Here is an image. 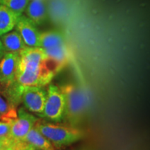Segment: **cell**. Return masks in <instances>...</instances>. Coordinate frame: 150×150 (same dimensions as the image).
Listing matches in <instances>:
<instances>
[{
  "label": "cell",
  "mask_w": 150,
  "mask_h": 150,
  "mask_svg": "<svg viewBox=\"0 0 150 150\" xmlns=\"http://www.w3.org/2000/svg\"><path fill=\"white\" fill-rule=\"evenodd\" d=\"M18 117L16 106L0 95V121L12 123Z\"/></svg>",
  "instance_id": "14"
},
{
  "label": "cell",
  "mask_w": 150,
  "mask_h": 150,
  "mask_svg": "<svg viewBox=\"0 0 150 150\" xmlns=\"http://www.w3.org/2000/svg\"><path fill=\"white\" fill-rule=\"evenodd\" d=\"M12 123L0 121V137H9Z\"/></svg>",
  "instance_id": "16"
},
{
  "label": "cell",
  "mask_w": 150,
  "mask_h": 150,
  "mask_svg": "<svg viewBox=\"0 0 150 150\" xmlns=\"http://www.w3.org/2000/svg\"><path fill=\"white\" fill-rule=\"evenodd\" d=\"M18 52H5L0 59V87L8 88L16 81V72L19 61Z\"/></svg>",
  "instance_id": "6"
},
{
  "label": "cell",
  "mask_w": 150,
  "mask_h": 150,
  "mask_svg": "<svg viewBox=\"0 0 150 150\" xmlns=\"http://www.w3.org/2000/svg\"><path fill=\"white\" fill-rule=\"evenodd\" d=\"M22 15L0 4V36L12 31Z\"/></svg>",
  "instance_id": "10"
},
{
  "label": "cell",
  "mask_w": 150,
  "mask_h": 150,
  "mask_svg": "<svg viewBox=\"0 0 150 150\" xmlns=\"http://www.w3.org/2000/svg\"><path fill=\"white\" fill-rule=\"evenodd\" d=\"M38 118L29 113L24 108L18 110V117L12 122L9 138L13 140L23 139L31 129L34 126Z\"/></svg>",
  "instance_id": "7"
},
{
  "label": "cell",
  "mask_w": 150,
  "mask_h": 150,
  "mask_svg": "<svg viewBox=\"0 0 150 150\" xmlns=\"http://www.w3.org/2000/svg\"><path fill=\"white\" fill-rule=\"evenodd\" d=\"M65 112V99L63 93L53 84L49 86L44 110L41 117H45L54 122L64 120Z\"/></svg>",
  "instance_id": "4"
},
{
  "label": "cell",
  "mask_w": 150,
  "mask_h": 150,
  "mask_svg": "<svg viewBox=\"0 0 150 150\" xmlns=\"http://www.w3.org/2000/svg\"><path fill=\"white\" fill-rule=\"evenodd\" d=\"M79 150H87L86 149H79Z\"/></svg>",
  "instance_id": "21"
},
{
  "label": "cell",
  "mask_w": 150,
  "mask_h": 150,
  "mask_svg": "<svg viewBox=\"0 0 150 150\" xmlns=\"http://www.w3.org/2000/svg\"><path fill=\"white\" fill-rule=\"evenodd\" d=\"M30 0H2L1 4L4 5L18 13L22 14Z\"/></svg>",
  "instance_id": "15"
},
{
  "label": "cell",
  "mask_w": 150,
  "mask_h": 150,
  "mask_svg": "<svg viewBox=\"0 0 150 150\" xmlns=\"http://www.w3.org/2000/svg\"><path fill=\"white\" fill-rule=\"evenodd\" d=\"M65 99L64 120L70 126L76 127L85 115L88 106V99L83 91L76 85L67 83L60 87Z\"/></svg>",
  "instance_id": "2"
},
{
  "label": "cell",
  "mask_w": 150,
  "mask_h": 150,
  "mask_svg": "<svg viewBox=\"0 0 150 150\" xmlns=\"http://www.w3.org/2000/svg\"><path fill=\"white\" fill-rule=\"evenodd\" d=\"M25 14L36 25H40L47 19V10L44 0H31L25 9Z\"/></svg>",
  "instance_id": "11"
},
{
  "label": "cell",
  "mask_w": 150,
  "mask_h": 150,
  "mask_svg": "<svg viewBox=\"0 0 150 150\" xmlns=\"http://www.w3.org/2000/svg\"><path fill=\"white\" fill-rule=\"evenodd\" d=\"M15 82L24 88L48 85L55 74L46 65V54L40 47H27L19 53Z\"/></svg>",
  "instance_id": "1"
},
{
  "label": "cell",
  "mask_w": 150,
  "mask_h": 150,
  "mask_svg": "<svg viewBox=\"0 0 150 150\" xmlns=\"http://www.w3.org/2000/svg\"><path fill=\"white\" fill-rule=\"evenodd\" d=\"M4 52H5L4 50H1V51H0V59H1V57H2V56L4 55Z\"/></svg>",
  "instance_id": "20"
},
{
  "label": "cell",
  "mask_w": 150,
  "mask_h": 150,
  "mask_svg": "<svg viewBox=\"0 0 150 150\" xmlns=\"http://www.w3.org/2000/svg\"><path fill=\"white\" fill-rule=\"evenodd\" d=\"M1 1H2V0H0V4H1Z\"/></svg>",
  "instance_id": "22"
},
{
  "label": "cell",
  "mask_w": 150,
  "mask_h": 150,
  "mask_svg": "<svg viewBox=\"0 0 150 150\" xmlns=\"http://www.w3.org/2000/svg\"><path fill=\"white\" fill-rule=\"evenodd\" d=\"M1 50H4V49L2 42H1V39H0V51H1ZM4 51H5V50H4Z\"/></svg>",
  "instance_id": "19"
},
{
  "label": "cell",
  "mask_w": 150,
  "mask_h": 150,
  "mask_svg": "<svg viewBox=\"0 0 150 150\" xmlns=\"http://www.w3.org/2000/svg\"><path fill=\"white\" fill-rule=\"evenodd\" d=\"M30 1H31V0H30Z\"/></svg>",
  "instance_id": "23"
},
{
  "label": "cell",
  "mask_w": 150,
  "mask_h": 150,
  "mask_svg": "<svg viewBox=\"0 0 150 150\" xmlns=\"http://www.w3.org/2000/svg\"><path fill=\"white\" fill-rule=\"evenodd\" d=\"M2 150H16V149H13L12 147H9L5 148V149H2ZM24 150H35V149H34V148H33V147H30V148H28V149H24Z\"/></svg>",
  "instance_id": "18"
},
{
  "label": "cell",
  "mask_w": 150,
  "mask_h": 150,
  "mask_svg": "<svg viewBox=\"0 0 150 150\" xmlns=\"http://www.w3.org/2000/svg\"><path fill=\"white\" fill-rule=\"evenodd\" d=\"M65 43L64 36L59 31H49L40 33V47L42 49L53 47Z\"/></svg>",
  "instance_id": "13"
},
{
  "label": "cell",
  "mask_w": 150,
  "mask_h": 150,
  "mask_svg": "<svg viewBox=\"0 0 150 150\" xmlns=\"http://www.w3.org/2000/svg\"><path fill=\"white\" fill-rule=\"evenodd\" d=\"M47 92L40 86L25 87L22 94L21 101L29 111L41 117L44 110Z\"/></svg>",
  "instance_id": "5"
},
{
  "label": "cell",
  "mask_w": 150,
  "mask_h": 150,
  "mask_svg": "<svg viewBox=\"0 0 150 150\" xmlns=\"http://www.w3.org/2000/svg\"><path fill=\"white\" fill-rule=\"evenodd\" d=\"M13 140L9 137H0V150L11 147Z\"/></svg>",
  "instance_id": "17"
},
{
  "label": "cell",
  "mask_w": 150,
  "mask_h": 150,
  "mask_svg": "<svg viewBox=\"0 0 150 150\" xmlns=\"http://www.w3.org/2000/svg\"><path fill=\"white\" fill-rule=\"evenodd\" d=\"M24 43L28 47H40V34L36 24L26 16L22 15L16 26Z\"/></svg>",
  "instance_id": "8"
},
{
  "label": "cell",
  "mask_w": 150,
  "mask_h": 150,
  "mask_svg": "<svg viewBox=\"0 0 150 150\" xmlns=\"http://www.w3.org/2000/svg\"><path fill=\"white\" fill-rule=\"evenodd\" d=\"M21 140L35 150H56V147L44 135L41 134L35 125Z\"/></svg>",
  "instance_id": "9"
},
{
  "label": "cell",
  "mask_w": 150,
  "mask_h": 150,
  "mask_svg": "<svg viewBox=\"0 0 150 150\" xmlns=\"http://www.w3.org/2000/svg\"><path fill=\"white\" fill-rule=\"evenodd\" d=\"M35 126L55 147L70 145L83 138V132L75 127L42 122L38 120Z\"/></svg>",
  "instance_id": "3"
},
{
  "label": "cell",
  "mask_w": 150,
  "mask_h": 150,
  "mask_svg": "<svg viewBox=\"0 0 150 150\" xmlns=\"http://www.w3.org/2000/svg\"><path fill=\"white\" fill-rule=\"evenodd\" d=\"M0 39L2 42L5 52L20 53V52L27 47L24 43L21 35L16 30L11 31L1 35Z\"/></svg>",
  "instance_id": "12"
}]
</instances>
